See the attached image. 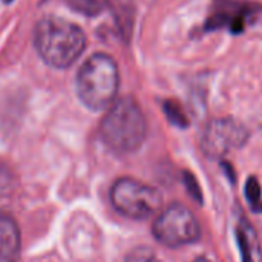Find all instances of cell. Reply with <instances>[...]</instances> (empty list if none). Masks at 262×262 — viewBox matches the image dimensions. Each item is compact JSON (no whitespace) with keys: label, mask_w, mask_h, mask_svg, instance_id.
<instances>
[{"label":"cell","mask_w":262,"mask_h":262,"mask_svg":"<svg viewBox=\"0 0 262 262\" xmlns=\"http://www.w3.org/2000/svg\"><path fill=\"white\" fill-rule=\"evenodd\" d=\"M34 45L46 64L64 69L83 54L86 35L80 26L64 18L48 15L35 25Z\"/></svg>","instance_id":"6da1fadb"},{"label":"cell","mask_w":262,"mask_h":262,"mask_svg":"<svg viewBox=\"0 0 262 262\" xmlns=\"http://www.w3.org/2000/svg\"><path fill=\"white\" fill-rule=\"evenodd\" d=\"M103 143L118 154H130L141 147L147 134L143 109L132 97L115 100L98 127Z\"/></svg>","instance_id":"7a4b0ae2"},{"label":"cell","mask_w":262,"mask_h":262,"mask_svg":"<svg viewBox=\"0 0 262 262\" xmlns=\"http://www.w3.org/2000/svg\"><path fill=\"white\" fill-rule=\"evenodd\" d=\"M118 86V66L111 55L101 52L83 63L75 80L77 95L91 111L107 109L117 98Z\"/></svg>","instance_id":"3957f363"},{"label":"cell","mask_w":262,"mask_h":262,"mask_svg":"<svg viewBox=\"0 0 262 262\" xmlns=\"http://www.w3.org/2000/svg\"><path fill=\"white\" fill-rule=\"evenodd\" d=\"M111 203L114 209L130 220H147L154 216L163 204L161 193L138 180L123 177L111 189Z\"/></svg>","instance_id":"277c9868"},{"label":"cell","mask_w":262,"mask_h":262,"mask_svg":"<svg viewBox=\"0 0 262 262\" xmlns=\"http://www.w3.org/2000/svg\"><path fill=\"white\" fill-rule=\"evenodd\" d=\"M152 233L163 246L177 249L196 243L201 236V227L190 209L183 204H170L157 216Z\"/></svg>","instance_id":"5b68a950"},{"label":"cell","mask_w":262,"mask_h":262,"mask_svg":"<svg viewBox=\"0 0 262 262\" xmlns=\"http://www.w3.org/2000/svg\"><path fill=\"white\" fill-rule=\"evenodd\" d=\"M249 140L247 127L233 118H215L204 127L201 149L209 158H223L232 150L241 149Z\"/></svg>","instance_id":"8992f818"},{"label":"cell","mask_w":262,"mask_h":262,"mask_svg":"<svg viewBox=\"0 0 262 262\" xmlns=\"http://www.w3.org/2000/svg\"><path fill=\"white\" fill-rule=\"evenodd\" d=\"M21 249V236L17 223L0 215V262H18Z\"/></svg>","instance_id":"52a82bcc"},{"label":"cell","mask_w":262,"mask_h":262,"mask_svg":"<svg viewBox=\"0 0 262 262\" xmlns=\"http://www.w3.org/2000/svg\"><path fill=\"white\" fill-rule=\"evenodd\" d=\"M236 239L241 252V261L261 262L262 253L258 235L246 218H241V221L236 226Z\"/></svg>","instance_id":"ba28073f"},{"label":"cell","mask_w":262,"mask_h":262,"mask_svg":"<svg viewBox=\"0 0 262 262\" xmlns=\"http://www.w3.org/2000/svg\"><path fill=\"white\" fill-rule=\"evenodd\" d=\"M64 3L72 11H75L77 14H81L84 17L100 15L106 8V3L103 0H64Z\"/></svg>","instance_id":"9c48e42d"},{"label":"cell","mask_w":262,"mask_h":262,"mask_svg":"<svg viewBox=\"0 0 262 262\" xmlns=\"http://www.w3.org/2000/svg\"><path fill=\"white\" fill-rule=\"evenodd\" d=\"M163 109H164V114H166L167 120L173 126H177L180 129H186L189 126V118H187V115H186V112H184V109L181 107L180 103H177L173 100H167V101H164Z\"/></svg>","instance_id":"30bf717a"},{"label":"cell","mask_w":262,"mask_h":262,"mask_svg":"<svg viewBox=\"0 0 262 262\" xmlns=\"http://www.w3.org/2000/svg\"><path fill=\"white\" fill-rule=\"evenodd\" d=\"M124 262H163L157 253L149 249V247H137L134 250H130L126 256Z\"/></svg>","instance_id":"8fae6325"},{"label":"cell","mask_w":262,"mask_h":262,"mask_svg":"<svg viewBox=\"0 0 262 262\" xmlns=\"http://www.w3.org/2000/svg\"><path fill=\"white\" fill-rule=\"evenodd\" d=\"M246 198L252 204V207H255L261 201V186L255 177H250L246 183Z\"/></svg>","instance_id":"7c38bea8"},{"label":"cell","mask_w":262,"mask_h":262,"mask_svg":"<svg viewBox=\"0 0 262 262\" xmlns=\"http://www.w3.org/2000/svg\"><path fill=\"white\" fill-rule=\"evenodd\" d=\"M184 184H186V189L189 192V195L196 201V203H203V192L200 189V184L195 178L193 173L190 172H184Z\"/></svg>","instance_id":"4fadbf2b"},{"label":"cell","mask_w":262,"mask_h":262,"mask_svg":"<svg viewBox=\"0 0 262 262\" xmlns=\"http://www.w3.org/2000/svg\"><path fill=\"white\" fill-rule=\"evenodd\" d=\"M223 169L226 170V173H229V178H230L232 181H235V172L232 170V166H230L229 163H223Z\"/></svg>","instance_id":"5bb4252c"},{"label":"cell","mask_w":262,"mask_h":262,"mask_svg":"<svg viewBox=\"0 0 262 262\" xmlns=\"http://www.w3.org/2000/svg\"><path fill=\"white\" fill-rule=\"evenodd\" d=\"M253 210H255V212H258V213H261V212H262V201H259V203H258V204H256V206L253 207Z\"/></svg>","instance_id":"9a60e30c"},{"label":"cell","mask_w":262,"mask_h":262,"mask_svg":"<svg viewBox=\"0 0 262 262\" xmlns=\"http://www.w3.org/2000/svg\"><path fill=\"white\" fill-rule=\"evenodd\" d=\"M192 262H212V261H209V259H206V258H198V259H195V261H192Z\"/></svg>","instance_id":"2e32d148"},{"label":"cell","mask_w":262,"mask_h":262,"mask_svg":"<svg viewBox=\"0 0 262 262\" xmlns=\"http://www.w3.org/2000/svg\"><path fill=\"white\" fill-rule=\"evenodd\" d=\"M3 2H5V3H11L12 0H3Z\"/></svg>","instance_id":"e0dca14e"}]
</instances>
